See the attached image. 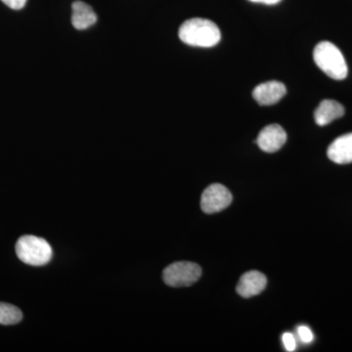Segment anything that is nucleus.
Instances as JSON below:
<instances>
[{"label":"nucleus","mask_w":352,"mask_h":352,"mask_svg":"<svg viewBox=\"0 0 352 352\" xmlns=\"http://www.w3.org/2000/svg\"><path fill=\"white\" fill-rule=\"evenodd\" d=\"M178 36L182 43L196 47H214L221 39V32L212 21L192 18L180 25Z\"/></svg>","instance_id":"1"},{"label":"nucleus","mask_w":352,"mask_h":352,"mask_svg":"<svg viewBox=\"0 0 352 352\" xmlns=\"http://www.w3.org/2000/svg\"><path fill=\"white\" fill-rule=\"evenodd\" d=\"M314 59L317 67L333 80H344L349 74L344 55L330 41H321L317 44L314 48Z\"/></svg>","instance_id":"2"},{"label":"nucleus","mask_w":352,"mask_h":352,"mask_svg":"<svg viewBox=\"0 0 352 352\" xmlns=\"http://www.w3.org/2000/svg\"><path fill=\"white\" fill-rule=\"evenodd\" d=\"M16 254L21 261L32 266L45 265L52 258V248L47 241L36 236L25 235L16 244Z\"/></svg>","instance_id":"3"},{"label":"nucleus","mask_w":352,"mask_h":352,"mask_svg":"<svg viewBox=\"0 0 352 352\" xmlns=\"http://www.w3.org/2000/svg\"><path fill=\"white\" fill-rule=\"evenodd\" d=\"M201 270L191 261H178L168 265L164 270V283L170 287H189L200 279Z\"/></svg>","instance_id":"4"},{"label":"nucleus","mask_w":352,"mask_h":352,"mask_svg":"<svg viewBox=\"0 0 352 352\" xmlns=\"http://www.w3.org/2000/svg\"><path fill=\"white\" fill-rule=\"evenodd\" d=\"M232 195L230 191L219 183L210 185L201 194V208L206 214H212L221 212L230 206Z\"/></svg>","instance_id":"5"},{"label":"nucleus","mask_w":352,"mask_h":352,"mask_svg":"<svg viewBox=\"0 0 352 352\" xmlns=\"http://www.w3.org/2000/svg\"><path fill=\"white\" fill-rule=\"evenodd\" d=\"M287 141V133L279 124H270L259 132L256 143L266 153H275L283 147Z\"/></svg>","instance_id":"6"},{"label":"nucleus","mask_w":352,"mask_h":352,"mask_svg":"<svg viewBox=\"0 0 352 352\" xmlns=\"http://www.w3.org/2000/svg\"><path fill=\"white\" fill-rule=\"evenodd\" d=\"M287 89L284 83L271 80L261 83L252 91V97L258 102L259 105L270 106L274 105L277 102L281 100L286 94Z\"/></svg>","instance_id":"7"},{"label":"nucleus","mask_w":352,"mask_h":352,"mask_svg":"<svg viewBox=\"0 0 352 352\" xmlns=\"http://www.w3.org/2000/svg\"><path fill=\"white\" fill-rule=\"evenodd\" d=\"M267 278L259 271L252 270L245 273L237 285V293L245 298L258 296L265 289Z\"/></svg>","instance_id":"8"},{"label":"nucleus","mask_w":352,"mask_h":352,"mask_svg":"<svg viewBox=\"0 0 352 352\" xmlns=\"http://www.w3.org/2000/svg\"><path fill=\"white\" fill-rule=\"evenodd\" d=\"M327 155L333 163H352V133L344 134L333 140L332 144L329 146Z\"/></svg>","instance_id":"9"},{"label":"nucleus","mask_w":352,"mask_h":352,"mask_svg":"<svg viewBox=\"0 0 352 352\" xmlns=\"http://www.w3.org/2000/svg\"><path fill=\"white\" fill-rule=\"evenodd\" d=\"M344 113V107L339 102L326 99L315 110V122L320 126H327L333 120L342 118Z\"/></svg>","instance_id":"10"},{"label":"nucleus","mask_w":352,"mask_h":352,"mask_svg":"<svg viewBox=\"0 0 352 352\" xmlns=\"http://www.w3.org/2000/svg\"><path fill=\"white\" fill-rule=\"evenodd\" d=\"M72 24L76 30H85L94 25L97 21V15L94 9L85 2L75 1L72 6Z\"/></svg>","instance_id":"11"},{"label":"nucleus","mask_w":352,"mask_h":352,"mask_svg":"<svg viewBox=\"0 0 352 352\" xmlns=\"http://www.w3.org/2000/svg\"><path fill=\"white\" fill-rule=\"evenodd\" d=\"M23 314L19 308L9 303L0 302V324L14 325L22 320Z\"/></svg>","instance_id":"12"},{"label":"nucleus","mask_w":352,"mask_h":352,"mask_svg":"<svg viewBox=\"0 0 352 352\" xmlns=\"http://www.w3.org/2000/svg\"><path fill=\"white\" fill-rule=\"evenodd\" d=\"M298 335L303 344H310V342H314V333H312V331L310 330L307 326H300V327L298 328Z\"/></svg>","instance_id":"13"},{"label":"nucleus","mask_w":352,"mask_h":352,"mask_svg":"<svg viewBox=\"0 0 352 352\" xmlns=\"http://www.w3.org/2000/svg\"><path fill=\"white\" fill-rule=\"evenodd\" d=\"M282 340H283L284 346L287 351L292 352L296 351V340L293 333H285L284 335L282 336Z\"/></svg>","instance_id":"14"},{"label":"nucleus","mask_w":352,"mask_h":352,"mask_svg":"<svg viewBox=\"0 0 352 352\" xmlns=\"http://www.w3.org/2000/svg\"><path fill=\"white\" fill-rule=\"evenodd\" d=\"M1 1L14 10H20L25 6L27 0H1Z\"/></svg>","instance_id":"15"},{"label":"nucleus","mask_w":352,"mask_h":352,"mask_svg":"<svg viewBox=\"0 0 352 352\" xmlns=\"http://www.w3.org/2000/svg\"><path fill=\"white\" fill-rule=\"evenodd\" d=\"M250 1L254 2V3H263L266 6H274V4L279 3L281 0H250Z\"/></svg>","instance_id":"16"}]
</instances>
